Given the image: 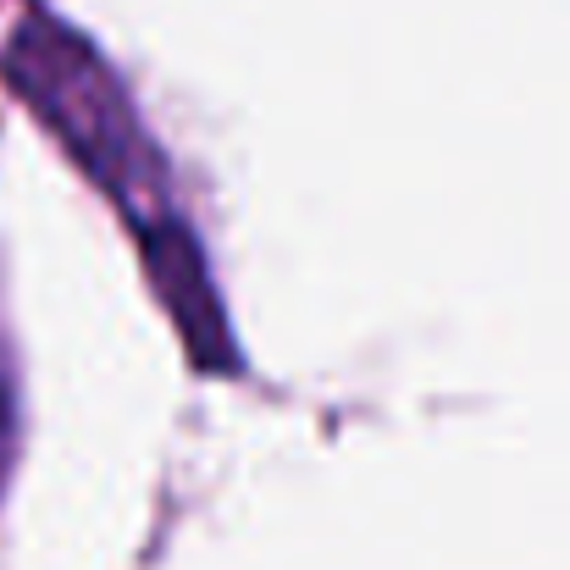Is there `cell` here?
<instances>
[{"label": "cell", "mask_w": 570, "mask_h": 570, "mask_svg": "<svg viewBox=\"0 0 570 570\" xmlns=\"http://www.w3.org/2000/svg\"><path fill=\"white\" fill-rule=\"evenodd\" d=\"M0 72L11 78L22 106L61 139V150L95 178V189L128 216L150 283L167 299L199 372H238V350L222 299L210 288V266L194 244L184 210L173 205V173L150 128L139 122L122 78L100 61V50L83 33L39 11L17 22Z\"/></svg>", "instance_id": "obj_1"}, {"label": "cell", "mask_w": 570, "mask_h": 570, "mask_svg": "<svg viewBox=\"0 0 570 570\" xmlns=\"http://www.w3.org/2000/svg\"><path fill=\"white\" fill-rule=\"evenodd\" d=\"M11 372H6V350H0V476L11 465Z\"/></svg>", "instance_id": "obj_2"}]
</instances>
